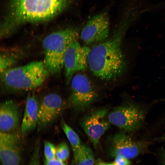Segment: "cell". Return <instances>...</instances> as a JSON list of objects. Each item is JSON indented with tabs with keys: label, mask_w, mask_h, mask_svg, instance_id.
Instances as JSON below:
<instances>
[{
	"label": "cell",
	"mask_w": 165,
	"mask_h": 165,
	"mask_svg": "<svg viewBox=\"0 0 165 165\" xmlns=\"http://www.w3.org/2000/svg\"><path fill=\"white\" fill-rule=\"evenodd\" d=\"M78 0H10L0 35L8 37L20 26L52 19Z\"/></svg>",
	"instance_id": "obj_1"
},
{
	"label": "cell",
	"mask_w": 165,
	"mask_h": 165,
	"mask_svg": "<svg viewBox=\"0 0 165 165\" xmlns=\"http://www.w3.org/2000/svg\"><path fill=\"white\" fill-rule=\"evenodd\" d=\"M117 28L109 39L90 48L88 66L93 74L101 79H115L121 74L124 61L121 49V39L127 27L119 22Z\"/></svg>",
	"instance_id": "obj_2"
},
{
	"label": "cell",
	"mask_w": 165,
	"mask_h": 165,
	"mask_svg": "<svg viewBox=\"0 0 165 165\" xmlns=\"http://www.w3.org/2000/svg\"><path fill=\"white\" fill-rule=\"evenodd\" d=\"M3 87L12 91H26L42 85L50 74L43 61H35L10 68L1 74Z\"/></svg>",
	"instance_id": "obj_3"
},
{
	"label": "cell",
	"mask_w": 165,
	"mask_h": 165,
	"mask_svg": "<svg viewBox=\"0 0 165 165\" xmlns=\"http://www.w3.org/2000/svg\"><path fill=\"white\" fill-rule=\"evenodd\" d=\"M78 32L76 28L69 27L51 33L43 41L44 53L43 61L49 72L58 76L64 68V57L66 49L70 42L78 38Z\"/></svg>",
	"instance_id": "obj_4"
},
{
	"label": "cell",
	"mask_w": 165,
	"mask_h": 165,
	"mask_svg": "<svg viewBox=\"0 0 165 165\" xmlns=\"http://www.w3.org/2000/svg\"><path fill=\"white\" fill-rule=\"evenodd\" d=\"M147 112L146 107L136 103L120 105L109 111L108 120L111 124L126 133L139 130L144 122Z\"/></svg>",
	"instance_id": "obj_5"
},
{
	"label": "cell",
	"mask_w": 165,
	"mask_h": 165,
	"mask_svg": "<svg viewBox=\"0 0 165 165\" xmlns=\"http://www.w3.org/2000/svg\"><path fill=\"white\" fill-rule=\"evenodd\" d=\"M70 82V104L76 111H83L96 100L97 92L88 77L82 73L75 74Z\"/></svg>",
	"instance_id": "obj_6"
},
{
	"label": "cell",
	"mask_w": 165,
	"mask_h": 165,
	"mask_svg": "<svg viewBox=\"0 0 165 165\" xmlns=\"http://www.w3.org/2000/svg\"><path fill=\"white\" fill-rule=\"evenodd\" d=\"M149 144L146 141L133 139L126 132H120L110 139L108 152L112 157L120 156L132 159L146 151Z\"/></svg>",
	"instance_id": "obj_7"
},
{
	"label": "cell",
	"mask_w": 165,
	"mask_h": 165,
	"mask_svg": "<svg viewBox=\"0 0 165 165\" xmlns=\"http://www.w3.org/2000/svg\"><path fill=\"white\" fill-rule=\"evenodd\" d=\"M72 40L65 51L64 61L66 83L69 84L76 73L85 71L88 66V56L90 48L82 46L77 40Z\"/></svg>",
	"instance_id": "obj_8"
},
{
	"label": "cell",
	"mask_w": 165,
	"mask_h": 165,
	"mask_svg": "<svg viewBox=\"0 0 165 165\" xmlns=\"http://www.w3.org/2000/svg\"><path fill=\"white\" fill-rule=\"evenodd\" d=\"M108 108H100L89 113L81 119V127L96 148L99 140L110 127L108 118Z\"/></svg>",
	"instance_id": "obj_9"
},
{
	"label": "cell",
	"mask_w": 165,
	"mask_h": 165,
	"mask_svg": "<svg viewBox=\"0 0 165 165\" xmlns=\"http://www.w3.org/2000/svg\"><path fill=\"white\" fill-rule=\"evenodd\" d=\"M110 20L108 12L103 11L89 19L82 28L80 37L86 45L97 43L106 40L109 32Z\"/></svg>",
	"instance_id": "obj_10"
},
{
	"label": "cell",
	"mask_w": 165,
	"mask_h": 165,
	"mask_svg": "<svg viewBox=\"0 0 165 165\" xmlns=\"http://www.w3.org/2000/svg\"><path fill=\"white\" fill-rule=\"evenodd\" d=\"M22 146L20 137L12 132L0 133V157L2 165H20Z\"/></svg>",
	"instance_id": "obj_11"
},
{
	"label": "cell",
	"mask_w": 165,
	"mask_h": 165,
	"mask_svg": "<svg viewBox=\"0 0 165 165\" xmlns=\"http://www.w3.org/2000/svg\"><path fill=\"white\" fill-rule=\"evenodd\" d=\"M65 105L59 95L51 93L46 95L39 105L37 125L38 128H43L53 121L62 112Z\"/></svg>",
	"instance_id": "obj_12"
},
{
	"label": "cell",
	"mask_w": 165,
	"mask_h": 165,
	"mask_svg": "<svg viewBox=\"0 0 165 165\" xmlns=\"http://www.w3.org/2000/svg\"><path fill=\"white\" fill-rule=\"evenodd\" d=\"M19 108L17 103L9 100L3 102L0 107V132H12L19 121Z\"/></svg>",
	"instance_id": "obj_13"
},
{
	"label": "cell",
	"mask_w": 165,
	"mask_h": 165,
	"mask_svg": "<svg viewBox=\"0 0 165 165\" xmlns=\"http://www.w3.org/2000/svg\"><path fill=\"white\" fill-rule=\"evenodd\" d=\"M39 105L35 95L32 94L28 95L21 127V132L23 137L26 136L37 125Z\"/></svg>",
	"instance_id": "obj_14"
},
{
	"label": "cell",
	"mask_w": 165,
	"mask_h": 165,
	"mask_svg": "<svg viewBox=\"0 0 165 165\" xmlns=\"http://www.w3.org/2000/svg\"><path fill=\"white\" fill-rule=\"evenodd\" d=\"M61 125L71 146L73 154L72 163L75 165L80 155L87 145L82 143L77 133L64 120H61Z\"/></svg>",
	"instance_id": "obj_15"
},
{
	"label": "cell",
	"mask_w": 165,
	"mask_h": 165,
	"mask_svg": "<svg viewBox=\"0 0 165 165\" xmlns=\"http://www.w3.org/2000/svg\"><path fill=\"white\" fill-rule=\"evenodd\" d=\"M19 56L16 53L2 52L0 57V71L1 74L10 68L17 61Z\"/></svg>",
	"instance_id": "obj_16"
},
{
	"label": "cell",
	"mask_w": 165,
	"mask_h": 165,
	"mask_svg": "<svg viewBox=\"0 0 165 165\" xmlns=\"http://www.w3.org/2000/svg\"><path fill=\"white\" fill-rule=\"evenodd\" d=\"M91 148L87 145L79 156L75 165H97Z\"/></svg>",
	"instance_id": "obj_17"
},
{
	"label": "cell",
	"mask_w": 165,
	"mask_h": 165,
	"mask_svg": "<svg viewBox=\"0 0 165 165\" xmlns=\"http://www.w3.org/2000/svg\"><path fill=\"white\" fill-rule=\"evenodd\" d=\"M70 150L67 144L64 141L61 142L57 147L56 158L65 162L70 156Z\"/></svg>",
	"instance_id": "obj_18"
},
{
	"label": "cell",
	"mask_w": 165,
	"mask_h": 165,
	"mask_svg": "<svg viewBox=\"0 0 165 165\" xmlns=\"http://www.w3.org/2000/svg\"><path fill=\"white\" fill-rule=\"evenodd\" d=\"M57 147L51 142L45 141L44 143V152L46 160L56 158Z\"/></svg>",
	"instance_id": "obj_19"
},
{
	"label": "cell",
	"mask_w": 165,
	"mask_h": 165,
	"mask_svg": "<svg viewBox=\"0 0 165 165\" xmlns=\"http://www.w3.org/2000/svg\"><path fill=\"white\" fill-rule=\"evenodd\" d=\"M40 142L37 141L35 144L32 156L28 165H40Z\"/></svg>",
	"instance_id": "obj_20"
},
{
	"label": "cell",
	"mask_w": 165,
	"mask_h": 165,
	"mask_svg": "<svg viewBox=\"0 0 165 165\" xmlns=\"http://www.w3.org/2000/svg\"><path fill=\"white\" fill-rule=\"evenodd\" d=\"M129 160L123 157L118 156L115 157L114 162L116 165H131Z\"/></svg>",
	"instance_id": "obj_21"
},
{
	"label": "cell",
	"mask_w": 165,
	"mask_h": 165,
	"mask_svg": "<svg viewBox=\"0 0 165 165\" xmlns=\"http://www.w3.org/2000/svg\"><path fill=\"white\" fill-rule=\"evenodd\" d=\"M44 165H67L65 162L59 160L57 158L50 160H46Z\"/></svg>",
	"instance_id": "obj_22"
},
{
	"label": "cell",
	"mask_w": 165,
	"mask_h": 165,
	"mask_svg": "<svg viewBox=\"0 0 165 165\" xmlns=\"http://www.w3.org/2000/svg\"><path fill=\"white\" fill-rule=\"evenodd\" d=\"M98 165H116L114 162L111 163H104L101 161L97 162Z\"/></svg>",
	"instance_id": "obj_23"
},
{
	"label": "cell",
	"mask_w": 165,
	"mask_h": 165,
	"mask_svg": "<svg viewBox=\"0 0 165 165\" xmlns=\"http://www.w3.org/2000/svg\"><path fill=\"white\" fill-rule=\"evenodd\" d=\"M155 140L158 141H165V134L156 138Z\"/></svg>",
	"instance_id": "obj_24"
},
{
	"label": "cell",
	"mask_w": 165,
	"mask_h": 165,
	"mask_svg": "<svg viewBox=\"0 0 165 165\" xmlns=\"http://www.w3.org/2000/svg\"><path fill=\"white\" fill-rule=\"evenodd\" d=\"M163 156V165H165V151L164 152Z\"/></svg>",
	"instance_id": "obj_25"
},
{
	"label": "cell",
	"mask_w": 165,
	"mask_h": 165,
	"mask_svg": "<svg viewBox=\"0 0 165 165\" xmlns=\"http://www.w3.org/2000/svg\"><path fill=\"white\" fill-rule=\"evenodd\" d=\"M164 1L165 2V0H164ZM163 10L164 11V13H163V20H164L165 21V6L164 8L163 9Z\"/></svg>",
	"instance_id": "obj_26"
},
{
	"label": "cell",
	"mask_w": 165,
	"mask_h": 165,
	"mask_svg": "<svg viewBox=\"0 0 165 165\" xmlns=\"http://www.w3.org/2000/svg\"><path fill=\"white\" fill-rule=\"evenodd\" d=\"M97 165H98V164H97Z\"/></svg>",
	"instance_id": "obj_27"
}]
</instances>
